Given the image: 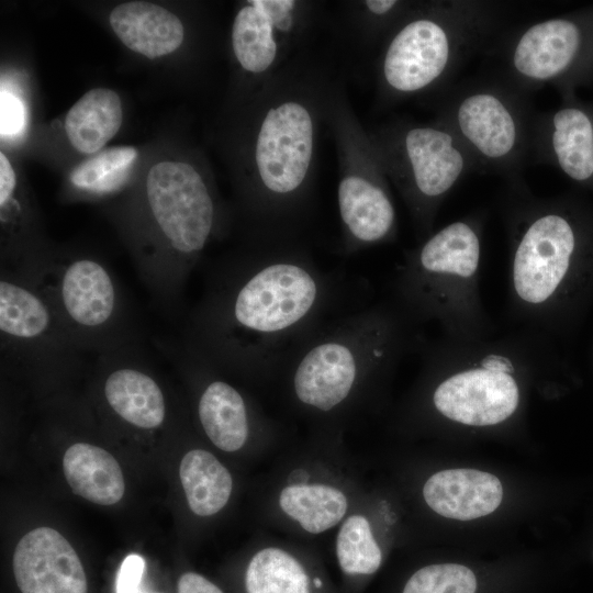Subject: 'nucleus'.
<instances>
[{
  "label": "nucleus",
  "mask_w": 593,
  "mask_h": 593,
  "mask_svg": "<svg viewBox=\"0 0 593 593\" xmlns=\"http://www.w3.org/2000/svg\"><path fill=\"white\" fill-rule=\"evenodd\" d=\"M247 593H310L309 578L302 564L289 552L268 547L248 563Z\"/></svg>",
  "instance_id": "obj_25"
},
{
  "label": "nucleus",
  "mask_w": 593,
  "mask_h": 593,
  "mask_svg": "<svg viewBox=\"0 0 593 593\" xmlns=\"http://www.w3.org/2000/svg\"><path fill=\"white\" fill-rule=\"evenodd\" d=\"M399 167L417 202L433 203L450 191L474 164L457 139L441 124L413 126L398 143Z\"/></svg>",
  "instance_id": "obj_9"
},
{
  "label": "nucleus",
  "mask_w": 593,
  "mask_h": 593,
  "mask_svg": "<svg viewBox=\"0 0 593 593\" xmlns=\"http://www.w3.org/2000/svg\"><path fill=\"white\" fill-rule=\"evenodd\" d=\"M137 150L132 146L111 147L80 163L70 174L71 183L94 194H110L127 182Z\"/></svg>",
  "instance_id": "obj_26"
},
{
  "label": "nucleus",
  "mask_w": 593,
  "mask_h": 593,
  "mask_svg": "<svg viewBox=\"0 0 593 593\" xmlns=\"http://www.w3.org/2000/svg\"><path fill=\"white\" fill-rule=\"evenodd\" d=\"M180 481L190 510L199 516H211L228 502L233 490L230 471L204 449L188 451L179 468Z\"/></svg>",
  "instance_id": "obj_23"
},
{
  "label": "nucleus",
  "mask_w": 593,
  "mask_h": 593,
  "mask_svg": "<svg viewBox=\"0 0 593 593\" xmlns=\"http://www.w3.org/2000/svg\"><path fill=\"white\" fill-rule=\"evenodd\" d=\"M145 567V560L141 555H128L118 572L116 593H145L141 591Z\"/></svg>",
  "instance_id": "obj_30"
},
{
  "label": "nucleus",
  "mask_w": 593,
  "mask_h": 593,
  "mask_svg": "<svg viewBox=\"0 0 593 593\" xmlns=\"http://www.w3.org/2000/svg\"><path fill=\"white\" fill-rule=\"evenodd\" d=\"M396 5H398V1H394V0L366 1V7L368 8V10L376 15H385L388 13H391L395 9Z\"/></svg>",
  "instance_id": "obj_33"
},
{
  "label": "nucleus",
  "mask_w": 593,
  "mask_h": 593,
  "mask_svg": "<svg viewBox=\"0 0 593 593\" xmlns=\"http://www.w3.org/2000/svg\"><path fill=\"white\" fill-rule=\"evenodd\" d=\"M0 338L2 359L47 367L82 359L47 293L27 275L1 269Z\"/></svg>",
  "instance_id": "obj_7"
},
{
  "label": "nucleus",
  "mask_w": 593,
  "mask_h": 593,
  "mask_svg": "<svg viewBox=\"0 0 593 593\" xmlns=\"http://www.w3.org/2000/svg\"><path fill=\"white\" fill-rule=\"evenodd\" d=\"M123 119L119 94L107 88L86 92L68 111L65 132L81 154H96L120 130Z\"/></svg>",
  "instance_id": "obj_22"
},
{
  "label": "nucleus",
  "mask_w": 593,
  "mask_h": 593,
  "mask_svg": "<svg viewBox=\"0 0 593 593\" xmlns=\"http://www.w3.org/2000/svg\"><path fill=\"white\" fill-rule=\"evenodd\" d=\"M423 496L437 514L470 521L494 512L503 488L491 473L474 469H450L434 473L424 484Z\"/></svg>",
  "instance_id": "obj_14"
},
{
  "label": "nucleus",
  "mask_w": 593,
  "mask_h": 593,
  "mask_svg": "<svg viewBox=\"0 0 593 593\" xmlns=\"http://www.w3.org/2000/svg\"><path fill=\"white\" fill-rule=\"evenodd\" d=\"M71 340L100 355L124 347L125 313L111 271L89 257L56 264L49 259L34 273Z\"/></svg>",
  "instance_id": "obj_6"
},
{
  "label": "nucleus",
  "mask_w": 593,
  "mask_h": 593,
  "mask_svg": "<svg viewBox=\"0 0 593 593\" xmlns=\"http://www.w3.org/2000/svg\"><path fill=\"white\" fill-rule=\"evenodd\" d=\"M473 572L461 564L440 563L417 570L406 582L403 593H474Z\"/></svg>",
  "instance_id": "obj_28"
},
{
  "label": "nucleus",
  "mask_w": 593,
  "mask_h": 593,
  "mask_svg": "<svg viewBox=\"0 0 593 593\" xmlns=\"http://www.w3.org/2000/svg\"><path fill=\"white\" fill-rule=\"evenodd\" d=\"M518 388L511 374L496 368H477L443 381L433 394L444 416L471 426H489L508 418L518 404Z\"/></svg>",
  "instance_id": "obj_11"
},
{
  "label": "nucleus",
  "mask_w": 593,
  "mask_h": 593,
  "mask_svg": "<svg viewBox=\"0 0 593 593\" xmlns=\"http://www.w3.org/2000/svg\"><path fill=\"white\" fill-rule=\"evenodd\" d=\"M203 432L221 450H239L250 435V412L242 393L228 382L205 381L197 404Z\"/></svg>",
  "instance_id": "obj_19"
},
{
  "label": "nucleus",
  "mask_w": 593,
  "mask_h": 593,
  "mask_svg": "<svg viewBox=\"0 0 593 593\" xmlns=\"http://www.w3.org/2000/svg\"><path fill=\"white\" fill-rule=\"evenodd\" d=\"M281 510L307 533L320 534L336 526L348 507L346 495L327 484H291L279 495Z\"/></svg>",
  "instance_id": "obj_24"
},
{
  "label": "nucleus",
  "mask_w": 593,
  "mask_h": 593,
  "mask_svg": "<svg viewBox=\"0 0 593 593\" xmlns=\"http://www.w3.org/2000/svg\"><path fill=\"white\" fill-rule=\"evenodd\" d=\"M294 1L253 0L236 14L232 29L234 54L250 72H262L273 63L277 43L275 26L287 27Z\"/></svg>",
  "instance_id": "obj_17"
},
{
  "label": "nucleus",
  "mask_w": 593,
  "mask_h": 593,
  "mask_svg": "<svg viewBox=\"0 0 593 593\" xmlns=\"http://www.w3.org/2000/svg\"><path fill=\"white\" fill-rule=\"evenodd\" d=\"M0 132L2 137H13L24 127L25 112L22 101L13 93L1 89Z\"/></svg>",
  "instance_id": "obj_29"
},
{
  "label": "nucleus",
  "mask_w": 593,
  "mask_h": 593,
  "mask_svg": "<svg viewBox=\"0 0 593 593\" xmlns=\"http://www.w3.org/2000/svg\"><path fill=\"white\" fill-rule=\"evenodd\" d=\"M336 555L348 574H372L379 569L381 549L363 516L353 515L344 522L336 539Z\"/></svg>",
  "instance_id": "obj_27"
},
{
  "label": "nucleus",
  "mask_w": 593,
  "mask_h": 593,
  "mask_svg": "<svg viewBox=\"0 0 593 593\" xmlns=\"http://www.w3.org/2000/svg\"><path fill=\"white\" fill-rule=\"evenodd\" d=\"M178 593H223L214 583L194 572L183 573L178 580Z\"/></svg>",
  "instance_id": "obj_31"
},
{
  "label": "nucleus",
  "mask_w": 593,
  "mask_h": 593,
  "mask_svg": "<svg viewBox=\"0 0 593 593\" xmlns=\"http://www.w3.org/2000/svg\"><path fill=\"white\" fill-rule=\"evenodd\" d=\"M527 92L496 75L454 89L439 124L470 155L475 170L518 172L529 160L536 114Z\"/></svg>",
  "instance_id": "obj_5"
},
{
  "label": "nucleus",
  "mask_w": 593,
  "mask_h": 593,
  "mask_svg": "<svg viewBox=\"0 0 593 593\" xmlns=\"http://www.w3.org/2000/svg\"><path fill=\"white\" fill-rule=\"evenodd\" d=\"M497 24L493 5L448 1L406 22L383 57V78L394 92L423 91L452 72L491 38Z\"/></svg>",
  "instance_id": "obj_3"
},
{
  "label": "nucleus",
  "mask_w": 593,
  "mask_h": 593,
  "mask_svg": "<svg viewBox=\"0 0 593 593\" xmlns=\"http://www.w3.org/2000/svg\"><path fill=\"white\" fill-rule=\"evenodd\" d=\"M575 247L569 221L557 213H542L527 224L514 257V286L532 304L545 302L567 273Z\"/></svg>",
  "instance_id": "obj_10"
},
{
  "label": "nucleus",
  "mask_w": 593,
  "mask_h": 593,
  "mask_svg": "<svg viewBox=\"0 0 593 593\" xmlns=\"http://www.w3.org/2000/svg\"><path fill=\"white\" fill-rule=\"evenodd\" d=\"M392 339L391 324L378 310L331 318L284 370L295 400L321 413L340 409L390 358Z\"/></svg>",
  "instance_id": "obj_2"
},
{
  "label": "nucleus",
  "mask_w": 593,
  "mask_h": 593,
  "mask_svg": "<svg viewBox=\"0 0 593 593\" xmlns=\"http://www.w3.org/2000/svg\"><path fill=\"white\" fill-rule=\"evenodd\" d=\"M65 478L72 492L99 505H113L124 495L125 482L116 459L105 449L76 443L63 459Z\"/></svg>",
  "instance_id": "obj_20"
},
{
  "label": "nucleus",
  "mask_w": 593,
  "mask_h": 593,
  "mask_svg": "<svg viewBox=\"0 0 593 593\" xmlns=\"http://www.w3.org/2000/svg\"><path fill=\"white\" fill-rule=\"evenodd\" d=\"M313 153V122L307 109L287 101L266 114L256 142V165L266 191L275 199L299 190Z\"/></svg>",
  "instance_id": "obj_8"
},
{
  "label": "nucleus",
  "mask_w": 593,
  "mask_h": 593,
  "mask_svg": "<svg viewBox=\"0 0 593 593\" xmlns=\"http://www.w3.org/2000/svg\"><path fill=\"white\" fill-rule=\"evenodd\" d=\"M145 199L161 244L145 281L165 302L178 299L214 231V200L200 174L182 161H160L147 174Z\"/></svg>",
  "instance_id": "obj_4"
},
{
  "label": "nucleus",
  "mask_w": 593,
  "mask_h": 593,
  "mask_svg": "<svg viewBox=\"0 0 593 593\" xmlns=\"http://www.w3.org/2000/svg\"><path fill=\"white\" fill-rule=\"evenodd\" d=\"M12 566L22 593H87L77 552L54 528L43 526L25 534L15 547Z\"/></svg>",
  "instance_id": "obj_12"
},
{
  "label": "nucleus",
  "mask_w": 593,
  "mask_h": 593,
  "mask_svg": "<svg viewBox=\"0 0 593 593\" xmlns=\"http://www.w3.org/2000/svg\"><path fill=\"white\" fill-rule=\"evenodd\" d=\"M314 583H315V585H316L317 588H320V586L322 585L320 579H315Z\"/></svg>",
  "instance_id": "obj_34"
},
{
  "label": "nucleus",
  "mask_w": 593,
  "mask_h": 593,
  "mask_svg": "<svg viewBox=\"0 0 593 593\" xmlns=\"http://www.w3.org/2000/svg\"><path fill=\"white\" fill-rule=\"evenodd\" d=\"M338 284L300 255L257 257L222 268L194 310L187 347L253 376L284 372L333 317Z\"/></svg>",
  "instance_id": "obj_1"
},
{
  "label": "nucleus",
  "mask_w": 593,
  "mask_h": 593,
  "mask_svg": "<svg viewBox=\"0 0 593 593\" xmlns=\"http://www.w3.org/2000/svg\"><path fill=\"white\" fill-rule=\"evenodd\" d=\"M109 22L119 40L149 59L175 52L183 41L181 21L167 9L146 1L116 5Z\"/></svg>",
  "instance_id": "obj_15"
},
{
  "label": "nucleus",
  "mask_w": 593,
  "mask_h": 593,
  "mask_svg": "<svg viewBox=\"0 0 593 593\" xmlns=\"http://www.w3.org/2000/svg\"><path fill=\"white\" fill-rule=\"evenodd\" d=\"M480 239L466 222H455L434 234L419 249L413 270L417 283L436 276H472L479 265Z\"/></svg>",
  "instance_id": "obj_21"
},
{
  "label": "nucleus",
  "mask_w": 593,
  "mask_h": 593,
  "mask_svg": "<svg viewBox=\"0 0 593 593\" xmlns=\"http://www.w3.org/2000/svg\"><path fill=\"white\" fill-rule=\"evenodd\" d=\"M338 206L351 248L387 238L395 222L394 206L387 191L374 181L348 175L338 186Z\"/></svg>",
  "instance_id": "obj_16"
},
{
  "label": "nucleus",
  "mask_w": 593,
  "mask_h": 593,
  "mask_svg": "<svg viewBox=\"0 0 593 593\" xmlns=\"http://www.w3.org/2000/svg\"><path fill=\"white\" fill-rule=\"evenodd\" d=\"M15 186V172L7 156L0 153V205L14 194Z\"/></svg>",
  "instance_id": "obj_32"
},
{
  "label": "nucleus",
  "mask_w": 593,
  "mask_h": 593,
  "mask_svg": "<svg viewBox=\"0 0 593 593\" xmlns=\"http://www.w3.org/2000/svg\"><path fill=\"white\" fill-rule=\"evenodd\" d=\"M529 160L553 163L577 181L593 178V119L577 107L537 113Z\"/></svg>",
  "instance_id": "obj_13"
},
{
  "label": "nucleus",
  "mask_w": 593,
  "mask_h": 593,
  "mask_svg": "<svg viewBox=\"0 0 593 593\" xmlns=\"http://www.w3.org/2000/svg\"><path fill=\"white\" fill-rule=\"evenodd\" d=\"M103 395L122 421L141 429H155L166 417V402L157 381L143 368L116 363L108 371Z\"/></svg>",
  "instance_id": "obj_18"
}]
</instances>
